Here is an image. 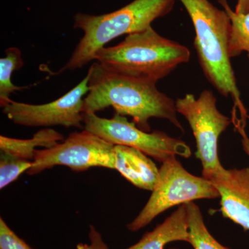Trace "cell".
I'll return each mask as SVG.
<instances>
[{
	"mask_svg": "<svg viewBox=\"0 0 249 249\" xmlns=\"http://www.w3.org/2000/svg\"><path fill=\"white\" fill-rule=\"evenodd\" d=\"M219 197L213 183L204 177L187 171L176 157L162 163L157 184L146 204L137 217L127 224L130 231H138L157 216L175 206L199 199Z\"/></svg>",
	"mask_w": 249,
	"mask_h": 249,
	"instance_id": "cell-5",
	"label": "cell"
},
{
	"mask_svg": "<svg viewBox=\"0 0 249 249\" xmlns=\"http://www.w3.org/2000/svg\"><path fill=\"white\" fill-rule=\"evenodd\" d=\"M235 12L237 14L245 15L249 13V0H237Z\"/></svg>",
	"mask_w": 249,
	"mask_h": 249,
	"instance_id": "cell-21",
	"label": "cell"
},
{
	"mask_svg": "<svg viewBox=\"0 0 249 249\" xmlns=\"http://www.w3.org/2000/svg\"><path fill=\"white\" fill-rule=\"evenodd\" d=\"M89 237L90 245L93 249H109V247L103 240L102 235L93 226H90Z\"/></svg>",
	"mask_w": 249,
	"mask_h": 249,
	"instance_id": "cell-19",
	"label": "cell"
},
{
	"mask_svg": "<svg viewBox=\"0 0 249 249\" xmlns=\"http://www.w3.org/2000/svg\"><path fill=\"white\" fill-rule=\"evenodd\" d=\"M224 10L227 11L231 22L229 55L231 58L238 56L244 52L249 58V13L237 14L229 6L227 0H218Z\"/></svg>",
	"mask_w": 249,
	"mask_h": 249,
	"instance_id": "cell-16",
	"label": "cell"
},
{
	"mask_svg": "<svg viewBox=\"0 0 249 249\" xmlns=\"http://www.w3.org/2000/svg\"><path fill=\"white\" fill-rule=\"evenodd\" d=\"M114 169L134 186L152 191L158 181L160 168L145 153L133 147L114 146Z\"/></svg>",
	"mask_w": 249,
	"mask_h": 249,
	"instance_id": "cell-11",
	"label": "cell"
},
{
	"mask_svg": "<svg viewBox=\"0 0 249 249\" xmlns=\"http://www.w3.org/2000/svg\"><path fill=\"white\" fill-rule=\"evenodd\" d=\"M83 117L86 130L113 145L137 149L161 163L177 156L189 158L192 155L191 147L181 139L160 131L145 132L116 113L111 119L99 117L96 113H85Z\"/></svg>",
	"mask_w": 249,
	"mask_h": 249,
	"instance_id": "cell-6",
	"label": "cell"
},
{
	"mask_svg": "<svg viewBox=\"0 0 249 249\" xmlns=\"http://www.w3.org/2000/svg\"><path fill=\"white\" fill-rule=\"evenodd\" d=\"M175 4V0H134L109 14H76L73 28L83 31L84 35L66 65L55 74L83 68L95 60V54L108 42L152 27L154 21L169 14Z\"/></svg>",
	"mask_w": 249,
	"mask_h": 249,
	"instance_id": "cell-4",
	"label": "cell"
},
{
	"mask_svg": "<svg viewBox=\"0 0 249 249\" xmlns=\"http://www.w3.org/2000/svg\"><path fill=\"white\" fill-rule=\"evenodd\" d=\"M0 249H33L0 218Z\"/></svg>",
	"mask_w": 249,
	"mask_h": 249,
	"instance_id": "cell-18",
	"label": "cell"
},
{
	"mask_svg": "<svg viewBox=\"0 0 249 249\" xmlns=\"http://www.w3.org/2000/svg\"><path fill=\"white\" fill-rule=\"evenodd\" d=\"M76 249H93L90 245L87 244L79 243L76 246Z\"/></svg>",
	"mask_w": 249,
	"mask_h": 249,
	"instance_id": "cell-22",
	"label": "cell"
},
{
	"mask_svg": "<svg viewBox=\"0 0 249 249\" xmlns=\"http://www.w3.org/2000/svg\"><path fill=\"white\" fill-rule=\"evenodd\" d=\"M175 241L189 243L186 204L180 205L175 212L153 231L146 232L137 244L126 249H165V245Z\"/></svg>",
	"mask_w": 249,
	"mask_h": 249,
	"instance_id": "cell-12",
	"label": "cell"
},
{
	"mask_svg": "<svg viewBox=\"0 0 249 249\" xmlns=\"http://www.w3.org/2000/svg\"><path fill=\"white\" fill-rule=\"evenodd\" d=\"M179 1L194 26V45L205 77L220 94L231 97L234 103L232 122L246 125L249 116L229 55L231 22L229 15L209 0Z\"/></svg>",
	"mask_w": 249,
	"mask_h": 249,
	"instance_id": "cell-2",
	"label": "cell"
},
{
	"mask_svg": "<svg viewBox=\"0 0 249 249\" xmlns=\"http://www.w3.org/2000/svg\"><path fill=\"white\" fill-rule=\"evenodd\" d=\"M24 64L22 52L17 47L6 49V56L0 59V106L1 107L12 101L10 98L11 94L28 88L16 86L11 81L13 73L20 70Z\"/></svg>",
	"mask_w": 249,
	"mask_h": 249,
	"instance_id": "cell-15",
	"label": "cell"
},
{
	"mask_svg": "<svg viewBox=\"0 0 249 249\" xmlns=\"http://www.w3.org/2000/svg\"><path fill=\"white\" fill-rule=\"evenodd\" d=\"M188 214L189 243L194 249H230L218 242L205 224L199 206L193 202L186 204Z\"/></svg>",
	"mask_w": 249,
	"mask_h": 249,
	"instance_id": "cell-14",
	"label": "cell"
},
{
	"mask_svg": "<svg viewBox=\"0 0 249 249\" xmlns=\"http://www.w3.org/2000/svg\"><path fill=\"white\" fill-rule=\"evenodd\" d=\"M114 146L86 129L73 132L55 146L36 150L32 167L27 173L36 175L56 165L68 167L76 172L93 167L114 169Z\"/></svg>",
	"mask_w": 249,
	"mask_h": 249,
	"instance_id": "cell-8",
	"label": "cell"
},
{
	"mask_svg": "<svg viewBox=\"0 0 249 249\" xmlns=\"http://www.w3.org/2000/svg\"><path fill=\"white\" fill-rule=\"evenodd\" d=\"M33 161L20 160L7 154H0V189L14 182L32 167Z\"/></svg>",
	"mask_w": 249,
	"mask_h": 249,
	"instance_id": "cell-17",
	"label": "cell"
},
{
	"mask_svg": "<svg viewBox=\"0 0 249 249\" xmlns=\"http://www.w3.org/2000/svg\"><path fill=\"white\" fill-rule=\"evenodd\" d=\"M236 129H237L239 133L240 134L241 137H242L241 142H242V147H243L244 151L245 152V153L249 157V138L247 133H246L245 127L239 126Z\"/></svg>",
	"mask_w": 249,
	"mask_h": 249,
	"instance_id": "cell-20",
	"label": "cell"
},
{
	"mask_svg": "<svg viewBox=\"0 0 249 249\" xmlns=\"http://www.w3.org/2000/svg\"><path fill=\"white\" fill-rule=\"evenodd\" d=\"M89 73L76 87L52 102L32 105L11 101L2 107V111L14 124L26 127L61 125L67 128L84 127L83 106L88 94Z\"/></svg>",
	"mask_w": 249,
	"mask_h": 249,
	"instance_id": "cell-9",
	"label": "cell"
},
{
	"mask_svg": "<svg viewBox=\"0 0 249 249\" xmlns=\"http://www.w3.org/2000/svg\"><path fill=\"white\" fill-rule=\"evenodd\" d=\"M190 58L188 47L163 37L150 27L127 35L119 45L99 49L94 60L121 74L157 83Z\"/></svg>",
	"mask_w": 249,
	"mask_h": 249,
	"instance_id": "cell-3",
	"label": "cell"
},
{
	"mask_svg": "<svg viewBox=\"0 0 249 249\" xmlns=\"http://www.w3.org/2000/svg\"><path fill=\"white\" fill-rule=\"evenodd\" d=\"M89 91L84 98L83 114L108 107L116 114L132 118L137 127L150 132L152 118L165 119L183 132L175 101L157 89V82L126 76L108 70L96 61L90 67Z\"/></svg>",
	"mask_w": 249,
	"mask_h": 249,
	"instance_id": "cell-1",
	"label": "cell"
},
{
	"mask_svg": "<svg viewBox=\"0 0 249 249\" xmlns=\"http://www.w3.org/2000/svg\"><path fill=\"white\" fill-rule=\"evenodd\" d=\"M248 118H249V117H248Z\"/></svg>",
	"mask_w": 249,
	"mask_h": 249,
	"instance_id": "cell-23",
	"label": "cell"
},
{
	"mask_svg": "<svg viewBox=\"0 0 249 249\" xmlns=\"http://www.w3.org/2000/svg\"><path fill=\"white\" fill-rule=\"evenodd\" d=\"M209 180L219 193L222 215L249 231V167L226 169L222 166Z\"/></svg>",
	"mask_w": 249,
	"mask_h": 249,
	"instance_id": "cell-10",
	"label": "cell"
},
{
	"mask_svg": "<svg viewBox=\"0 0 249 249\" xmlns=\"http://www.w3.org/2000/svg\"><path fill=\"white\" fill-rule=\"evenodd\" d=\"M63 140L60 132L52 128L38 131L30 139H18L0 136V152L20 160L34 161L37 147L49 148Z\"/></svg>",
	"mask_w": 249,
	"mask_h": 249,
	"instance_id": "cell-13",
	"label": "cell"
},
{
	"mask_svg": "<svg viewBox=\"0 0 249 249\" xmlns=\"http://www.w3.org/2000/svg\"><path fill=\"white\" fill-rule=\"evenodd\" d=\"M177 111L188 121L196 142V156L202 165V177L209 179L223 165L218 155V142L231 119L219 111L217 98L211 90L205 89L196 98L186 93L175 101Z\"/></svg>",
	"mask_w": 249,
	"mask_h": 249,
	"instance_id": "cell-7",
	"label": "cell"
}]
</instances>
